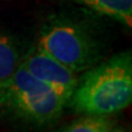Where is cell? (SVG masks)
Masks as SVG:
<instances>
[{
  "mask_svg": "<svg viewBox=\"0 0 132 132\" xmlns=\"http://www.w3.org/2000/svg\"><path fill=\"white\" fill-rule=\"evenodd\" d=\"M118 130V122L110 114H84L59 129L63 132H112Z\"/></svg>",
  "mask_w": 132,
  "mask_h": 132,
  "instance_id": "cell-6",
  "label": "cell"
},
{
  "mask_svg": "<svg viewBox=\"0 0 132 132\" xmlns=\"http://www.w3.org/2000/svg\"><path fill=\"white\" fill-rule=\"evenodd\" d=\"M98 14L106 15L125 27H132V0H72Z\"/></svg>",
  "mask_w": 132,
  "mask_h": 132,
  "instance_id": "cell-5",
  "label": "cell"
},
{
  "mask_svg": "<svg viewBox=\"0 0 132 132\" xmlns=\"http://www.w3.org/2000/svg\"><path fill=\"white\" fill-rule=\"evenodd\" d=\"M66 102L54 92L29 94L0 105L3 112L34 125H51L59 120Z\"/></svg>",
  "mask_w": 132,
  "mask_h": 132,
  "instance_id": "cell-4",
  "label": "cell"
},
{
  "mask_svg": "<svg viewBox=\"0 0 132 132\" xmlns=\"http://www.w3.org/2000/svg\"><path fill=\"white\" fill-rule=\"evenodd\" d=\"M131 101L132 55L128 50L82 72L67 105L76 113L113 114Z\"/></svg>",
  "mask_w": 132,
  "mask_h": 132,
  "instance_id": "cell-1",
  "label": "cell"
},
{
  "mask_svg": "<svg viewBox=\"0 0 132 132\" xmlns=\"http://www.w3.org/2000/svg\"><path fill=\"white\" fill-rule=\"evenodd\" d=\"M21 62L14 40L0 33V82L10 77Z\"/></svg>",
  "mask_w": 132,
  "mask_h": 132,
  "instance_id": "cell-7",
  "label": "cell"
},
{
  "mask_svg": "<svg viewBox=\"0 0 132 132\" xmlns=\"http://www.w3.org/2000/svg\"><path fill=\"white\" fill-rule=\"evenodd\" d=\"M20 64L36 79L48 86L67 105L77 85L78 77L76 73L38 45L29 50L21 59Z\"/></svg>",
  "mask_w": 132,
  "mask_h": 132,
  "instance_id": "cell-3",
  "label": "cell"
},
{
  "mask_svg": "<svg viewBox=\"0 0 132 132\" xmlns=\"http://www.w3.org/2000/svg\"><path fill=\"white\" fill-rule=\"evenodd\" d=\"M36 45L76 74L102 60L104 47L96 33L66 15H55L44 23Z\"/></svg>",
  "mask_w": 132,
  "mask_h": 132,
  "instance_id": "cell-2",
  "label": "cell"
}]
</instances>
